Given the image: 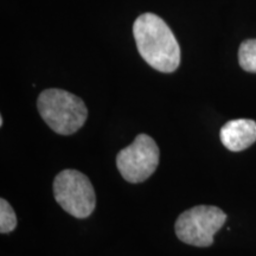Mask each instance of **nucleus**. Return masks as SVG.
<instances>
[{
	"mask_svg": "<svg viewBox=\"0 0 256 256\" xmlns=\"http://www.w3.org/2000/svg\"><path fill=\"white\" fill-rule=\"evenodd\" d=\"M159 164V147L147 134H139L134 142L116 156V168L128 183H142L154 174Z\"/></svg>",
	"mask_w": 256,
	"mask_h": 256,
	"instance_id": "39448f33",
	"label": "nucleus"
},
{
	"mask_svg": "<svg viewBox=\"0 0 256 256\" xmlns=\"http://www.w3.org/2000/svg\"><path fill=\"white\" fill-rule=\"evenodd\" d=\"M2 122H4V120H2V116L0 118V126H2Z\"/></svg>",
	"mask_w": 256,
	"mask_h": 256,
	"instance_id": "1a4fd4ad",
	"label": "nucleus"
},
{
	"mask_svg": "<svg viewBox=\"0 0 256 256\" xmlns=\"http://www.w3.org/2000/svg\"><path fill=\"white\" fill-rule=\"evenodd\" d=\"M133 34L144 60L160 72H174L180 64V48L174 32L154 14H144L136 19Z\"/></svg>",
	"mask_w": 256,
	"mask_h": 256,
	"instance_id": "f257e3e1",
	"label": "nucleus"
},
{
	"mask_svg": "<svg viewBox=\"0 0 256 256\" xmlns=\"http://www.w3.org/2000/svg\"><path fill=\"white\" fill-rule=\"evenodd\" d=\"M17 226V216L14 210L10 206L8 202L2 198L0 200V232L8 234L14 232Z\"/></svg>",
	"mask_w": 256,
	"mask_h": 256,
	"instance_id": "6e6552de",
	"label": "nucleus"
},
{
	"mask_svg": "<svg viewBox=\"0 0 256 256\" xmlns=\"http://www.w3.org/2000/svg\"><path fill=\"white\" fill-rule=\"evenodd\" d=\"M54 196L64 211L76 218H87L96 206L89 178L76 170H64L54 179Z\"/></svg>",
	"mask_w": 256,
	"mask_h": 256,
	"instance_id": "7ed1b4c3",
	"label": "nucleus"
},
{
	"mask_svg": "<svg viewBox=\"0 0 256 256\" xmlns=\"http://www.w3.org/2000/svg\"><path fill=\"white\" fill-rule=\"evenodd\" d=\"M37 108L42 119L60 136L76 133L88 118L84 102L63 89L51 88L42 92L37 100Z\"/></svg>",
	"mask_w": 256,
	"mask_h": 256,
	"instance_id": "f03ea898",
	"label": "nucleus"
},
{
	"mask_svg": "<svg viewBox=\"0 0 256 256\" xmlns=\"http://www.w3.org/2000/svg\"><path fill=\"white\" fill-rule=\"evenodd\" d=\"M238 63L244 72L256 74V40H247L240 46Z\"/></svg>",
	"mask_w": 256,
	"mask_h": 256,
	"instance_id": "0eeeda50",
	"label": "nucleus"
},
{
	"mask_svg": "<svg viewBox=\"0 0 256 256\" xmlns=\"http://www.w3.org/2000/svg\"><path fill=\"white\" fill-rule=\"evenodd\" d=\"M226 215L217 206H198L180 214L176 220L177 238L194 247H210L214 236L226 223Z\"/></svg>",
	"mask_w": 256,
	"mask_h": 256,
	"instance_id": "20e7f679",
	"label": "nucleus"
},
{
	"mask_svg": "<svg viewBox=\"0 0 256 256\" xmlns=\"http://www.w3.org/2000/svg\"><path fill=\"white\" fill-rule=\"evenodd\" d=\"M220 142L232 152H241L256 142V122L250 119H238L220 128Z\"/></svg>",
	"mask_w": 256,
	"mask_h": 256,
	"instance_id": "423d86ee",
	"label": "nucleus"
}]
</instances>
